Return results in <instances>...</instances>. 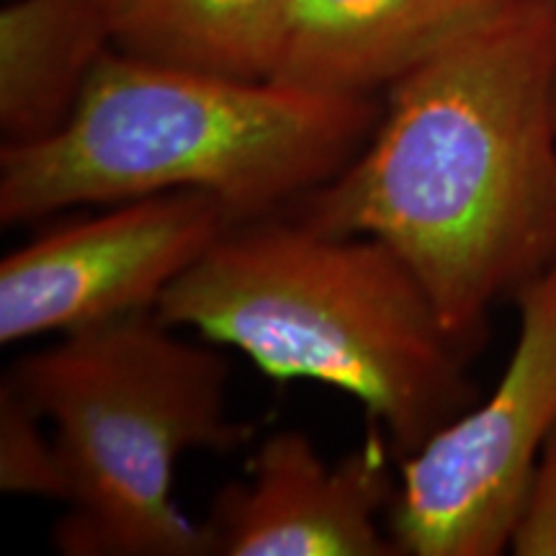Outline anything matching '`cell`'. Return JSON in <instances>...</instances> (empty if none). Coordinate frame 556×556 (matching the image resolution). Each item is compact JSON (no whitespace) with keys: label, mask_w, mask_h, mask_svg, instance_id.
Listing matches in <instances>:
<instances>
[{"label":"cell","mask_w":556,"mask_h":556,"mask_svg":"<svg viewBox=\"0 0 556 556\" xmlns=\"http://www.w3.org/2000/svg\"><path fill=\"white\" fill-rule=\"evenodd\" d=\"M283 214L384 240L477 353L556 263V0H503L409 70L358 155Z\"/></svg>","instance_id":"6da1fadb"},{"label":"cell","mask_w":556,"mask_h":556,"mask_svg":"<svg viewBox=\"0 0 556 556\" xmlns=\"http://www.w3.org/2000/svg\"><path fill=\"white\" fill-rule=\"evenodd\" d=\"M371 99L328 96L109 52L50 137L0 150V222L170 191L214 197L238 222L283 214L371 137Z\"/></svg>","instance_id":"7a4b0ae2"},{"label":"cell","mask_w":556,"mask_h":556,"mask_svg":"<svg viewBox=\"0 0 556 556\" xmlns=\"http://www.w3.org/2000/svg\"><path fill=\"white\" fill-rule=\"evenodd\" d=\"M155 315L238 348L270 379L351 394L397 458L477 397L469 356L384 240L319 232L291 214L229 227L165 289Z\"/></svg>","instance_id":"3957f363"},{"label":"cell","mask_w":556,"mask_h":556,"mask_svg":"<svg viewBox=\"0 0 556 556\" xmlns=\"http://www.w3.org/2000/svg\"><path fill=\"white\" fill-rule=\"evenodd\" d=\"M155 312L65 332L5 379L54 428L70 556H204L201 523L173 486L180 456L229 451L250 428L227 413L225 358L170 332Z\"/></svg>","instance_id":"277c9868"},{"label":"cell","mask_w":556,"mask_h":556,"mask_svg":"<svg viewBox=\"0 0 556 556\" xmlns=\"http://www.w3.org/2000/svg\"><path fill=\"white\" fill-rule=\"evenodd\" d=\"M518 340L492 394L400 458L389 536L407 556H495L556 428V263L516 294Z\"/></svg>","instance_id":"5b68a950"},{"label":"cell","mask_w":556,"mask_h":556,"mask_svg":"<svg viewBox=\"0 0 556 556\" xmlns=\"http://www.w3.org/2000/svg\"><path fill=\"white\" fill-rule=\"evenodd\" d=\"M232 225L214 197L170 191L50 229L0 263V343L155 312Z\"/></svg>","instance_id":"8992f818"},{"label":"cell","mask_w":556,"mask_h":556,"mask_svg":"<svg viewBox=\"0 0 556 556\" xmlns=\"http://www.w3.org/2000/svg\"><path fill=\"white\" fill-rule=\"evenodd\" d=\"M394 495L381 435L330 464L309 435L281 430L255 451L248 479L214 495L204 556H397L379 528Z\"/></svg>","instance_id":"52a82bcc"},{"label":"cell","mask_w":556,"mask_h":556,"mask_svg":"<svg viewBox=\"0 0 556 556\" xmlns=\"http://www.w3.org/2000/svg\"><path fill=\"white\" fill-rule=\"evenodd\" d=\"M503 0H289L270 80L371 99Z\"/></svg>","instance_id":"ba28073f"},{"label":"cell","mask_w":556,"mask_h":556,"mask_svg":"<svg viewBox=\"0 0 556 556\" xmlns=\"http://www.w3.org/2000/svg\"><path fill=\"white\" fill-rule=\"evenodd\" d=\"M116 41V0H16L0 13L3 144L37 142L73 114Z\"/></svg>","instance_id":"9c48e42d"},{"label":"cell","mask_w":556,"mask_h":556,"mask_svg":"<svg viewBox=\"0 0 556 556\" xmlns=\"http://www.w3.org/2000/svg\"><path fill=\"white\" fill-rule=\"evenodd\" d=\"M289 0H116V45L135 58L270 80Z\"/></svg>","instance_id":"30bf717a"},{"label":"cell","mask_w":556,"mask_h":556,"mask_svg":"<svg viewBox=\"0 0 556 556\" xmlns=\"http://www.w3.org/2000/svg\"><path fill=\"white\" fill-rule=\"evenodd\" d=\"M45 415L3 379L0 384V486L13 495L47 500L67 497V479L54 433L45 430Z\"/></svg>","instance_id":"8fae6325"},{"label":"cell","mask_w":556,"mask_h":556,"mask_svg":"<svg viewBox=\"0 0 556 556\" xmlns=\"http://www.w3.org/2000/svg\"><path fill=\"white\" fill-rule=\"evenodd\" d=\"M507 548L518 556H556V428L528 479Z\"/></svg>","instance_id":"7c38bea8"}]
</instances>
